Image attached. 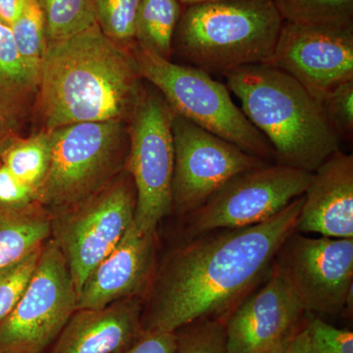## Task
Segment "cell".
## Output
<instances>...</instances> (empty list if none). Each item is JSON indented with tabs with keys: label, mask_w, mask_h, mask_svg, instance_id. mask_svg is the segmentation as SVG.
<instances>
[{
	"label": "cell",
	"mask_w": 353,
	"mask_h": 353,
	"mask_svg": "<svg viewBox=\"0 0 353 353\" xmlns=\"http://www.w3.org/2000/svg\"><path fill=\"white\" fill-rule=\"evenodd\" d=\"M303 196L270 219L190 236L157 265L143 296V332H175L209 318L225 320L268 277L274 257L296 232Z\"/></svg>",
	"instance_id": "1"
},
{
	"label": "cell",
	"mask_w": 353,
	"mask_h": 353,
	"mask_svg": "<svg viewBox=\"0 0 353 353\" xmlns=\"http://www.w3.org/2000/svg\"><path fill=\"white\" fill-rule=\"evenodd\" d=\"M143 81L132 50L95 24L48 43L32 117L46 132L80 123H128L145 90Z\"/></svg>",
	"instance_id": "2"
},
{
	"label": "cell",
	"mask_w": 353,
	"mask_h": 353,
	"mask_svg": "<svg viewBox=\"0 0 353 353\" xmlns=\"http://www.w3.org/2000/svg\"><path fill=\"white\" fill-rule=\"evenodd\" d=\"M225 77L241 111L270 143L276 163L313 173L340 150L319 102L285 72L256 64Z\"/></svg>",
	"instance_id": "3"
},
{
	"label": "cell",
	"mask_w": 353,
	"mask_h": 353,
	"mask_svg": "<svg viewBox=\"0 0 353 353\" xmlns=\"http://www.w3.org/2000/svg\"><path fill=\"white\" fill-rule=\"evenodd\" d=\"M283 23L274 0H218L185 6L173 51L190 66L225 76L241 67L266 63Z\"/></svg>",
	"instance_id": "4"
},
{
	"label": "cell",
	"mask_w": 353,
	"mask_h": 353,
	"mask_svg": "<svg viewBox=\"0 0 353 353\" xmlns=\"http://www.w3.org/2000/svg\"><path fill=\"white\" fill-rule=\"evenodd\" d=\"M50 132V168L39 203L51 214L94 196L125 170L128 123H80Z\"/></svg>",
	"instance_id": "5"
},
{
	"label": "cell",
	"mask_w": 353,
	"mask_h": 353,
	"mask_svg": "<svg viewBox=\"0 0 353 353\" xmlns=\"http://www.w3.org/2000/svg\"><path fill=\"white\" fill-rule=\"evenodd\" d=\"M139 73L157 88L175 113L266 161L276 153L263 134L232 99L229 88L203 70L173 63L134 46Z\"/></svg>",
	"instance_id": "6"
},
{
	"label": "cell",
	"mask_w": 353,
	"mask_h": 353,
	"mask_svg": "<svg viewBox=\"0 0 353 353\" xmlns=\"http://www.w3.org/2000/svg\"><path fill=\"white\" fill-rule=\"evenodd\" d=\"M136 202V188L125 169L94 196L53 213L50 240L63 255L77 294L131 226Z\"/></svg>",
	"instance_id": "7"
},
{
	"label": "cell",
	"mask_w": 353,
	"mask_h": 353,
	"mask_svg": "<svg viewBox=\"0 0 353 353\" xmlns=\"http://www.w3.org/2000/svg\"><path fill=\"white\" fill-rule=\"evenodd\" d=\"M175 111L154 87H145L128 122L126 167L136 188L132 225L139 233L157 231L172 211Z\"/></svg>",
	"instance_id": "8"
},
{
	"label": "cell",
	"mask_w": 353,
	"mask_h": 353,
	"mask_svg": "<svg viewBox=\"0 0 353 353\" xmlns=\"http://www.w3.org/2000/svg\"><path fill=\"white\" fill-rule=\"evenodd\" d=\"M271 270L289 285L307 314L336 316L352 304L353 239L294 232L279 248Z\"/></svg>",
	"instance_id": "9"
},
{
	"label": "cell",
	"mask_w": 353,
	"mask_h": 353,
	"mask_svg": "<svg viewBox=\"0 0 353 353\" xmlns=\"http://www.w3.org/2000/svg\"><path fill=\"white\" fill-rule=\"evenodd\" d=\"M78 294L63 255L43 245L31 284L0 322V353H44L77 310Z\"/></svg>",
	"instance_id": "10"
},
{
	"label": "cell",
	"mask_w": 353,
	"mask_h": 353,
	"mask_svg": "<svg viewBox=\"0 0 353 353\" xmlns=\"http://www.w3.org/2000/svg\"><path fill=\"white\" fill-rule=\"evenodd\" d=\"M312 175L277 163L239 174L187 216L190 236L270 219L305 194Z\"/></svg>",
	"instance_id": "11"
},
{
	"label": "cell",
	"mask_w": 353,
	"mask_h": 353,
	"mask_svg": "<svg viewBox=\"0 0 353 353\" xmlns=\"http://www.w3.org/2000/svg\"><path fill=\"white\" fill-rule=\"evenodd\" d=\"M172 210L188 216L234 176L270 163L175 113Z\"/></svg>",
	"instance_id": "12"
},
{
	"label": "cell",
	"mask_w": 353,
	"mask_h": 353,
	"mask_svg": "<svg viewBox=\"0 0 353 353\" xmlns=\"http://www.w3.org/2000/svg\"><path fill=\"white\" fill-rule=\"evenodd\" d=\"M267 65L285 72L320 102L353 81V25L284 22Z\"/></svg>",
	"instance_id": "13"
},
{
	"label": "cell",
	"mask_w": 353,
	"mask_h": 353,
	"mask_svg": "<svg viewBox=\"0 0 353 353\" xmlns=\"http://www.w3.org/2000/svg\"><path fill=\"white\" fill-rule=\"evenodd\" d=\"M306 311L272 271L265 284L245 297L225 319L228 353H268L304 321Z\"/></svg>",
	"instance_id": "14"
},
{
	"label": "cell",
	"mask_w": 353,
	"mask_h": 353,
	"mask_svg": "<svg viewBox=\"0 0 353 353\" xmlns=\"http://www.w3.org/2000/svg\"><path fill=\"white\" fill-rule=\"evenodd\" d=\"M157 234L139 233L132 223L118 245L92 270L78 292L77 309H101L145 296L157 265Z\"/></svg>",
	"instance_id": "15"
},
{
	"label": "cell",
	"mask_w": 353,
	"mask_h": 353,
	"mask_svg": "<svg viewBox=\"0 0 353 353\" xmlns=\"http://www.w3.org/2000/svg\"><path fill=\"white\" fill-rule=\"evenodd\" d=\"M296 232L353 239V157L336 150L315 172L304 194Z\"/></svg>",
	"instance_id": "16"
},
{
	"label": "cell",
	"mask_w": 353,
	"mask_h": 353,
	"mask_svg": "<svg viewBox=\"0 0 353 353\" xmlns=\"http://www.w3.org/2000/svg\"><path fill=\"white\" fill-rule=\"evenodd\" d=\"M143 299L132 297L101 309H77L50 353H114L141 334Z\"/></svg>",
	"instance_id": "17"
},
{
	"label": "cell",
	"mask_w": 353,
	"mask_h": 353,
	"mask_svg": "<svg viewBox=\"0 0 353 353\" xmlns=\"http://www.w3.org/2000/svg\"><path fill=\"white\" fill-rule=\"evenodd\" d=\"M39 76L23 61L10 27L0 21V116L16 134L34 115Z\"/></svg>",
	"instance_id": "18"
},
{
	"label": "cell",
	"mask_w": 353,
	"mask_h": 353,
	"mask_svg": "<svg viewBox=\"0 0 353 353\" xmlns=\"http://www.w3.org/2000/svg\"><path fill=\"white\" fill-rule=\"evenodd\" d=\"M51 219L39 202L20 210L0 208V269L43 248L50 239Z\"/></svg>",
	"instance_id": "19"
},
{
	"label": "cell",
	"mask_w": 353,
	"mask_h": 353,
	"mask_svg": "<svg viewBox=\"0 0 353 353\" xmlns=\"http://www.w3.org/2000/svg\"><path fill=\"white\" fill-rule=\"evenodd\" d=\"M182 6L179 0H141L136 22L137 46L170 60Z\"/></svg>",
	"instance_id": "20"
},
{
	"label": "cell",
	"mask_w": 353,
	"mask_h": 353,
	"mask_svg": "<svg viewBox=\"0 0 353 353\" xmlns=\"http://www.w3.org/2000/svg\"><path fill=\"white\" fill-rule=\"evenodd\" d=\"M51 157L50 132L15 137L0 153V164L38 192L46 180Z\"/></svg>",
	"instance_id": "21"
},
{
	"label": "cell",
	"mask_w": 353,
	"mask_h": 353,
	"mask_svg": "<svg viewBox=\"0 0 353 353\" xmlns=\"http://www.w3.org/2000/svg\"><path fill=\"white\" fill-rule=\"evenodd\" d=\"M10 29L23 61L39 76L48 46L43 0H29Z\"/></svg>",
	"instance_id": "22"
},
{
	"label": "cell",
	"mask_w": 353,
	"mask_h": 353,
	"mask_svg": "<svg viewBox=\"0 0 353 353\" xmlns=\"http://www.w3.org/2000/svg\"><path fill=\"white\" fill-rule=\"evenodd\" d=\"M284 22L353 25V0H274Z\"/></svg>",
	"instance_id": "23"
},
{
	"label": "cell",
	"mask_w": 353,
	"mask_h": 353,
	"mask_svg": "<svg viewBox=\"0 0 353 353\" xmlns=\"http://www.w3.org/2000/svg\"><path fill=\"white\" fill-rule=\"evenodd\" d=\"M48 43L61 41L97 24L94 0H43Z\"/></svg>",
	"instance_id": "24"
},
{
	"label": "cell",
	"mask_w": 353,
	"mask_h": 353,
	"mask_svg": "<svg viewBox=\"0 0 353 353\" xmlns=\"http://www.w3.org/2000/svg\"><path fill=\"white\" fill-rule=\"evenodd\" d=\"M139 2L141 0H94L95 22L104 36L134 50Z\"/></svg>",
	"instance_id": "25"
},
{
	"label": "cell",
	"mask_w": 353,
	"mask_h": 353,
	"mask_svg": "<svg viewBox=\"0 0 353 353\" xmlns=\"http://www.w3.org/2000/svg\"><path fill=\"white\" fill-rule=\"evenodd\" d=\"M43 248L0 269V322L15 308L31 284Z\"/></svg>",
	"instance_id": "26"
},
{
	"label": "cell",
	"mask_w": 353,
	"mask_h": 353,
	"mask_svg": "<svg viewBox=\"0 0 353 353\" xmlns=\"http://www.w3.org/2000/svg\"><path fill=\"white\" fill-rule=\"evenodd\" d=\"M176 353H228L225 320H199L175 331Z\"/></svg>",
	"instance_id": "27"
},
{
	"label": "cell",
	"mask_w": 353,
	"mask_h": 353,
	"mask_svg": "<svg viewBox=\"0 0 353 353\" xmlns=\"http://www.w3.org/2000/svg\"><path fill=\"white\" fill-rule=\"evenodd\" d=\"M323 113L334 131L341 139H352L353 134V81L341 83L321 101Z\"/></svg>",
	"instance_id": "28"
},
{
	"label": "cell",
	"mask_w": 353,
	"mask_h": 353,
	"mask_svg": "<svg viewBox=\"0 0 353 353\" xmlns=\"http://www.w3.org/2000/svg\"><path fill=\"white\" fill-rule=\"evenodd\" d=\"M311 353H353V333L336 328L320 316H306Z\"/></svg>",
	"instance_id": "29"
},
{
	"label": "cell",
	"mask_w": 353,
	"mask_h": 353,
	"mask_svg": "<svg viewBox=\"0 0 353 353\" xmlns=\"http://www.w3.org/2000/svg\"><path fill=\"white\" fill-rule=\"evenodd\" d=\"M39 202V194L0 164V208L20 210Z\"/></svg>",
	"instance_id": "30"
},
{
	"label": "cell",
	"mask_w": 353,
	"mask_h": 353,
	"mask_svg": "<svg viewBox=\"0 0 353 353\" xmlns=\"http://www.w3.org/2000/svg\"><path fill=\"white\" fill-rule=\"evenodd\" d=\"M114 353H176L175 332H143L130 347Z\"/></svg>",
	"instance_id": "31"
},
{
	"label": "cell",
	"mask_w": 353,
	"mask_h": 353,
	"mask_svg": "<svg viewBox=\"0 0 353 353\" xmlns=\"http://www.w3.org/2000/svg\"><path fill=\"white\" fill-rule=\"evenodd\" d=\"M268 353H311L306 317L285 341Z\"/></svg>",
	"instance_id": "32"
},
{
	"label": "cell",
	"mask_w": 353,
	"mask_h": 353,
	"mask_svg": "<svg viewBox=\"0 0 353 353\" xmlns=\"http://www.w3.org/2000/svg\"><path fill=\"white\" fill-rule=\"evenodd\" d=\"M29 0H0V21L9 26L15 22Z\"/></svg>",
	"instance_id": "33"
},
{
	"label": "cell",
	"mask_w": 353,
	"mask_h": 353,
	"mask_svg": "<svg viewBox=\"0 0 353 353\" xmlns=\"http://www.w3.org/2000/svg\"><path fill=\"white\" fill-rule=\"evenodd\" d=\"M17 136H22V134H16V132L11 129V127L7 124L6 120L0 116V153H1L3 148H6L9 143Z\"/></svg>",
	"instance_id": "34"
},
{
	"label": "cell",
	"mask_w": 353,
	"mask_h": 353,
	"mask_svg": "<svg viewBox=\"0 0 353 353\" xmlns=\"http://www.w3.org/2000/svg\"><path fill=\"white\" fill-rule=\"evenodd\" d=\"M183 6H190L196 4L208 3V2L218 1V0H179Z\"/></svg>",
	"instance_id": "35"
}]
</instances>
